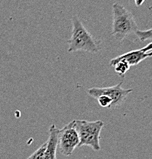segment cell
Wrapping results in <instances>:
<instances>
[{"label":"cell","mask_w":152,"mask_h":159,"mask_svg":"<svg viewBox=\"0 0 152 159\" xmlns=\"http://www.w3.org/2000/svg\"><path fill=\"white\" fill-rule=\"evenodd\" d=\"M141 50H142V51H144L145 53H148V52H149V51H152V42L149 43L148 45L145 46V47L143 48H141Z\"/></svg>","instance_id":"12"},{"label":"cell","mask_w":152,"mask_h":159,"mask_svg":"<svg viewBox=\"0 0 152 159\" xmlns=\"http://www.w3.org/2000/svg\"><path fill=\"white\" fill-rule=\"evenodd\" d=\"M148 57H152V51H149V52H148Z\"/></svg>","instance_id":"14"},{"label":"cell","mask_w":152,"mask_h":159,"mask_svg":"<svg viewBox=\"0 0 152 159\" xmlns=\"http://www.w3.org/2000/svg\"><path fill=\"white\" fill-rule=\"evenodd\" d=\"M110 66L114 67L116 74H118L121 77H124L131 67V66L125 60H118L115 57L110 61Z\"/></svg>","instance_id":"8"},{"label":"cell","mask_w":152,"mask_h":159,"mask_svg":"<svg viewBox=\"0 0 152 159\" xmlns=\"http://www.w3.org/2000/svg\"><path fill=\"white\" fill-rule=\"evenodd\" d=\"M113 21L112 34L115 39L122 41L132 33L138 30L134 16L122 4L115 2L112 5Z\"/></svg>","instance_id":"2"},{"label":"cell","mask_w":152,"mask_h":159,"mask_svg":"<svg viewBox=\"0 0 152 159\" xmlns=\"http://www.w3.org/2000/svg\"><path fill=\"white\" fill-rule=\"evenodd\" d=\"M135 34H136L137 37L141 41L152 39V29H150L148 30H144V31L138 30Z\"/></svg>","instance_id":"9"},{"label":"cell","mask_w":152,"mask_h":159,"mask_svg":"<svg viewBox=\"0 0 152 159\" xmlns=\"http://www.w3.org/2000/svg\"><path fill=\"white\" fill-rule=\"evenodd\" d=\"M46 145H47V143H44L40 148L38 149L37 151L34 152L32 155H30L27 159H44V152H45Z\"/></svg>","instance_id":"11"},{"label":"cell","mask_w":152,"mask_h":159,"mask_svg":"<svg viewBox=\"0 0 152 159\" xmlns=\"http://www.w3.org/2000/svg\"><path fill=\"white\" fill-rule=\"evenodd\" d=\"M80 144L78 133L74 125V120L59 129L57 133V148L64 155L69 156Z\"/></svg>","instance_id":"4"},{"label":"cell","mask_w":152,"mask_h":159,"mask_svg":"<svg viewBox=\"0 0 152 159\" xmlns=\"http://www.w3.org/2000/svg\"><path fill=\"white\" fill-rule=\"evenodd\" d=\"M59 129L56 127L54 124L50 126L49 129V138L46 142L45 152H44V159H57L56 154L57 149V133Z\"/></svg>","instance_id":"6"},{"label":"cell","mask_w":152,"mask_h":159,"mask_svg":"<svg viewBox=\"0 0 152 159\" xmlns=\"http://www.w3.org/2000/svg\"><path fill=\"white\" fill-rule=\"evenodd\" d=\"M74 125L80 139L78 147L87 145L91 147L96 152L101 149L100 134L104 126L102 121L90 122L87 120H74Z\"/></svg>","instance_id":"3"},{"label":"cell","mask_w":152,"mask_h":159,"mask_svg":"<svg viewBox=\"0 0 152 159\" xmlns=\"http://www.w3.org/2000/svg\"><path fill=\"white\" fill-rule=\"evenodd\" d=\"M97 101H98L100 107H103V108H111L112 100L110 97H107L105 95H101L96 98Z\"/></svg>","instance_id":"10"},{"label":"cell","mask_w":152,"mask_h":159,"mask_svg":"<svg viewBox=\"0 0 152 159\" xmlns=\"http://www.w3.org/2000/svg\"><path fill=\"white\" fill-rule=\"evenodd\" d=\"M135 3H136V5H137V6H141V4H143V3H144V1H141V2H135Z\"/></svg>","instance_id":"13"},{"label":"cell","mask_w":152,"mask_h":159,"mask_svg":"<svg viewBox=\"0 0 152 159\" xmlns=\"http://www.w3.org/2000/svg\"><path fill=\"white\" fill-rule=\"evenodd\" d=\"M148 53H145L141 49L129 51L128 53L118 56L115 58L118 60H125L130 66H136L143 60L148 58Z\"/></svg>","instance_id":"7"},{"label":"cell","mask_w":152,"mask_h":159,"mask_svg":"<svg viewBox=\"0 0 152 159\" xmlns=\"http://www.w3.org/2000/svg\"><path fill=\"white\" fill-rule=\"evenodd\" d=\"M122 83L120 82L117 85L110 87H93L87 89V93L93 98L96 99L101 95H105L112 99V107L121 106L129 93L133 91L132 89H123L122 87Z\"/></svg>","instance_id":"5"},{"label":"cell","mask_w":152,"mask_h":159,"mask_svg":"<svg viewBox=\"0 0 152 159\" xmlns=\"http://www.w3.org/2000/svg\"><path fill=\"white\" fill-rule=\"evenodd\" d=\"M73 29L69 43L68 52L75 51H87V52H99L101 49L100 41L96 39L83 26L80 20L74 16L72 19Z\"/></svg>","instance_id":"1"}]
</instances>
